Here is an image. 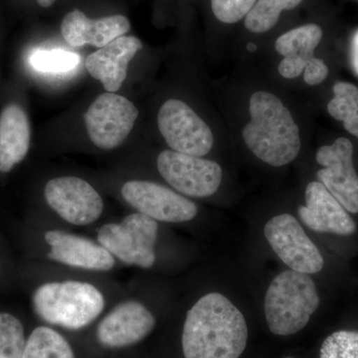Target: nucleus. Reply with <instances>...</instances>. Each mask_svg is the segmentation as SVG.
<instances>
[{
    "instance_id": "8",
    "label": "nucleus",
    "mask_w": 358,
    "mask_h": 358,
    "mask_svg": "<svg viewBox=\"0 0 358 358\" xmlns=\"http://www.w3.org/2000/svg\"><path fill=\"white\" fill-rule=\"evenodd\" d=\"M138 114V108L124 96L115 93L99 96L85 114L92 143L102 150L119 147L133 131Z\"/></svg>"
},
{
    "instance_id": "9",
    "label": "nucleus",
    "mask_w": 358,
    "mask_h": 358,
    "mask_svg": "<svg viewBox=\"0 0 358 358\" xmlns=\"http://www.w3.org/2000/svg\"><path fill=\"white\" fill-rule=\"evenodd\" d=\"M264 235L277 256L291 270L312 275L324 268V257L319 248L291 214H281L268 221Z\"/></svg>"
},
{
    "instance_id": "12",
    "label": "nucleus",
    "mask_w": 358,
    "mask_h": 358,
    "mask_svg": "<svg viewBox=\"0 0 358 358\" xmlns=\"http://www.w3.org/2000/svg\"><path fill=\"white\" fill-rule=\"evenodd\" d=\"M44 194L49 206L74 225L95 222L103 212V199L95 188L74 176L51 179L45 186Z\"/></svg>"
},
{
    "instance_id": "23",
    "label": "nucleus",
    "mask_w": 358,
    "mask_h": 358,
    "mask_svg": "<svg viewBox=\"0 0 358 358\" xmlns=\"http://www.w3.org/2000/svg\"><path fill=\"white\" fill-rule=\"evenodd\" d=\"M80 56L73 52L38 50L32 54L30 63L35 70L48 74H63L74 70L80 64Z\"/></svg>"
},
{
    "instance_id": "7",
    "label": "nucleus",
    "mask_w": 358,
    "mask_h": 358,
    "mask_svg": "<svg viewBox=\"0 0 358 358\" xmlns=\"http://www.w3.org/2000/svg\"><path fill=\"white\" fill-rule=\"evenodd\" d=\"M160 176L174 189L190 197H208L222 182V167L213 160L164 150L157 157Z\"/></svg>"
},
{
    "instance_id": "5",
    "label": "nucleus",
    "mask_w": 358,
    "mask_h": 358,
    "mask_svg": "<svg viewBox=\"0 0 358 358\" xmlns=\"http://www.w3.org/2000/svg\"><path fill=\"white\" fill-rule=\"evenodd\" d=\"M159 225L145 214H131L121 223H109L99 230L98 241L103 248L128 265L152 268Z\"/></svg>"
},
{
    "instance_id": "11",
    "label": "nucleus",
    "mask_w": 358,
    "mask_h": 358,
    "mask_svg": "<svg viewBox=\"0 0 358 358\" xmlns=\"http://www.w3.org/2000/svg\"><path fill=\"white\" fill-rule=\"evenodd\" d=\"M122 195L140 213L162 222H187L199 212L192 200L152 181H128L122 185Z\"/></svg>"
},
{
    "instance_id": "27",
    "label": "nucleus",
    "mask_w": 358,
    "mask_h": 358,
    "mask_svg": "<svg viewBox=\"0 0 358 358\" xmlns=\"http://www.w3.org/2000/svg\"><path fill=\"white\" fill-rule=\"evenodd\" d=\"M350 60L352 71L358 77V29L353 33L350 40Z\"/></svg>"
},
{
    "instance_id": "6",
    "label": "nucleus",
    "mask_w": 358,
    "mask_h": 358,
    "mask_svg": "<svg viewBox=\"0 0 358 358\" xmlns=\"http://www.w3.org/2000/svg\"><path fill=\"white\" fill-rule=\"evenodd\" d=\"M157 124L162 138L174 152L205 157L214 145L211 129L183 101L169 99L160 107Z\"/></svg>"
},
{
    "instance_id": "4",
    "label": "nucleus",
    "mask_w": 358,
    "mask_h": 358,
    "mask_svg": "<svg viewBox=\"0 0 358 358\" xmlns=\"http://www.w3.org/2000/svg\"><path fill=\"white\" fill-rule=\"evenodd\" d=\"M33 305L45 322L68 329H79L100 315L105 300L93 285L66 281L40 287L33 296Z\"/></svg>"
},
{
    "instance_id": "19",
    "label": "nucleus",
    "mask_w": 358,
    "mask_h": 358,
    "mask_svg": "<svg viewBox=\"0 0 358 358\" xmlns=\"http://www.w3.org/2000/svg\"><path fill=\"white\" fill-rule=\"evenodd\" d=\"M322 36L324 32L322 28L315 23L299 26L278 37L275 42V49L282 57L296 56L303 59L308 67L310 63L317 60L315 51L319 47Z\"/></svg>"
},
{
    "instance_id": "10",
    "label": "nucleus",
    "mask_w": 358,
    "mask_h": 358,
    "mask_svg": "<svg viewBox=\"0 0 358 358\" xmlns=\"http://www.w3.org/2000/svg\"><path fill=\"white\" fill-rule=\"evenodd\" d=\"M322 166L317 173L320 182L350 214L358 213V174L353 164V145L338 138L331 145H322L315 155Z\"/></svg>"
},
{
    "instance_id": "24",
    "label": "nucleus",
    "mask_w": 358,
    "mask_h": 358,
    "mask_svg": "<svg viewBox=\"0 0 358 358\" xmlns=\"http://www.w3.org/2000/svg\"><path fill=\"white\" fill-rule=\"evenodd\" d=\"M282 11L275 0H257L251 10L245 16L244 25L248 31L261 34L272 29Z\"/></svg>"
},
{
    "instance_id": "20",
    "label": "nucleus",
    "mask_w": 358,
    "mask_h": 358,
    "mask_svg": "<svg viewBox=\"0 0 358 358\" xmlns=\"http://www.w3.org/2000/svg\"><path fill=\"white\" fill-rule=\"evenodd\" d=\"M334 98L327 103V113L343 128L358 138V87L350 82L334 85Z\"/></svg>"
},
{
    "instance_id": "25",
    "label": "nucleus",
    "mask_w": 358,
    "mask_h": 358,
    "mask_svg": "<svg viewBox=\"0 0 358 358\" xmlns=\"http://www.w3.org/2000/svg\"><path fill=\"white\" fill-rule=\"evenodd\" d=\"M320 358H358V331H338L327 336Z\"/></svg>"
},
{
    "instance_id": "15",
    "label": "nucleus",
    "mask_w": 358,
    "mask_h": 358,
    "mask_svg": "<svg viewBox=\"0 0 358 358\" xmlns=\"http://www.w3.org/2000/svg\"><path fill=\"white\" fill-rule=\"evenodd\" d=\"M141 48L138 37L124 35L91 54L86 60L87 70L108 93H115L128 76L129 62Z\"/></svg>"
},
{
    "instance_id": "22",
    "label": "nucleus",
    "mask_w": 358,
    "mask_h": 358,
    "mask_svg": "<svg viewBox=\"0 0 358 358\" xmlns=\"http://www.w3.org/2000/svg\"><path fill=\"white\" fill-rule=\"evenodd\" d=\"M25 345L20 320L9 313H0V358H22Z\"/></svg>"
},
{
    "instance_id": "18",
    "label": "nucleus",
    "mask_w": 358,
    "mask_h": 358,
    "mask_svg": "<svg viewBox=\"0 0 358 358\" xmlns=\"http://www.w3.org/2000/svg\"><path fill=\"white\" fill-rule=\"evenodd\" d=\"M30 141L27 114L18 103H9L0 114V173H9L25 159Z\"/></svg>"
},
{
    "instance_id": "17",
    "label": "nucleus",
    "mask_w": 358,
    "mask_h": 358,
    "mask_svg": "<svg viewBox=\"0 0 358 358\" xmlns=\"http://www.w3.org/2000/svg\"><path fill=\"white\" fill-rule=\"evenodd\" d=\"M129 28L131 23L126 16L117 14L91 20L77 9L68 13L61 23V32L71 46L92 45L99 49L124 36Z\"/></svg>"
},
{
    "instance_id": "13",
    "label": "nucleus",
    "mask_w": 358,
    "mask_h": 358,
    "mask_svg": "<svg viewBox=\"0 0 358 358\" xmlns=\"http://www.w3.org/2000/svg\"><path fill=\"white\" fill-rule=\"evenodd\" d=\"M306 205L298 209L299 216L310 230L350 236L357 229V223L326 186L320 181L308 183L306 188Z\"/></svg>"
},
{
    "instance_id": "30",
    "label": "nucleus",
    "mask_w": 358,
    "mask_h": 358,
    "mask_svg": "<svg viewBox=\"0 0 358 358\" xmlns=\"http://www.w3.org/2000/svg\"><path fill=\"white\" fill-rule=\"evenodd\" d=\"M286 358H294V357H286Z\"/></svg>"
},
{
    "instance_id": "16",
    "label": "nucleus",
    "mask_w": 358,
    "mask_h": 358,
    "mask_svg": "<svg viewBox=\"0 0 358 358\" xmlns=\"http://www.w3.org/2000/svg\"><path fill=\"white\" fill-rule=\"evenodd\" d=\"M45 241L51 247L49 258L56 262L92 271H110L115 266L107 249L86 238L52 230L45 234Z\"/></svg>"
},
{
    "instance_id": "29",
    "label": "nucleus",
    "mask_w": 358,
    "mask_h": 358,
    "mask_svg": "<svg viewBox=\"0 0 358 358\" xmlns=\"http://www.w3.org/2000/svg\"><path fill=\"white\" fill-rule=\"evenodd\" d=\"M36 1L40 6L45 7V8H47V7H50L51 6H53L54 2H55L56 0H36Z\"/></svg>"
},
{
    "instance_id": "1",
    "label": "nucleus",
    "mask_w": 358,
    "mask_h": 358,
    "mask_svg": "<svg viewBox=\"0 0 358 358\" xmlns=\"http://www.w3.org/2000/svg\"><path fill=\"white\" fill-rule=\"evenodd\" d=\"M247 341L243 313L223 294H205L188 310L182 331L185 358H239Z\"/></svg>"
},
{
    "instance_id": "26",
    "label": "nucleus",
    "mask_w": 358,
    "mask_h": 358,
    "mask_svg": "<svg viewBox=\"0 0 358 358\" xmlns=\"http://www.w3.org/2000/svg\"><path fill=\"white\" fill-rule=\"evenodd\" d=\"M257 0H211L212 13L220 22L234 24L244 20Z\"/></svg>"
},
{
    "instance_id": "28",
    "label": "nucleus",
    "mask_w": 358,
    "mask_h": 358,
    "mask_svg": "<svg viewBox=\"0 0 358 358\" xmlns=\"http://www.w3.org/2000/svg\"><path fill=\"white\" fill-rule=\"evenodd\" d=\"M303 1V0H275V3L282 11L292 10L300 6Z\"/></svg>"
},
{
    "instance_id": "3",
    "label": "nucleus",
    "mask_w": 358,
    "mask_h": 358,
    "mask_svg": "<svg viewBox=\"0 0 358 358\" xmlns=\"http://www.w3.org/2000/svg\"><path fill=\"white\" fill-rule=\"evenodd\" d=\"M320 303L310 275L285 271L273 280L264 301L268 329L277 336L299 333L310 322Z\"/></svg>"
},
{
    "instance_id": "14",
    "label": "nucleus",
    "mask_w": 358,
    "mask_h": 358,
    "mask_svg": "<svg viewBox=\"0 0 358 358\" xmlns=\"http://www.w3.org/2000/svg\"><path fill=\"white\" fill-rule=\"evenodd\" d=\"M155 326L154 315L145 306L138 301H126L100 322L96 336L108 348H126L143 341Z\"/></svg>"
},
{
    "instance_id": "21",
    "label": "nucleus",
    "mask_w": 358,
    "mask_h": 358,
    "mask_svg": "<svg viewBox=\"0 0 358 358\" xmlns=\"http://www.w3.org/2000/svg\"><path fill=\"white\" fill-rule=\"evenodd\" d=\"M22 358H75L67 341L49 327L35 329L26 341Z\"/></svg>"
},
{
    "instance_id": "2",
    "label": "nucleus",
    "mask_w": 358,
    "mask_h": 358,
    "mask_svg": "<svg viewBox=\"0 0 358 358\" xmlns=\"http://www.w3.org/2000/svg\"><path fill=\"white\" fill-rule=\"evenodd\" d=\"M249 115L242 136L252 154L274 167L287 166L298 157L300 128L279 96L267 91L252 94Z\"/></svg>"
}]
</instances>
